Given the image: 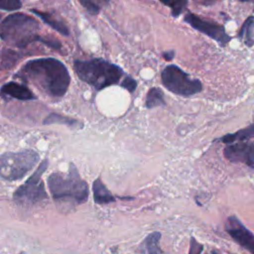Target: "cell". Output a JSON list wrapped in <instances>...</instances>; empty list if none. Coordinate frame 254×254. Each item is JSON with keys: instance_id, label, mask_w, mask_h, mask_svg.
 <instances>
[{"instance_id": "6da1fadb", "label": "cell", "mask_w": 254, "mask_h": 254, "mask_svg": "<svg viewBox=\"0 0 254 254\" xmlns=\"http://www.w3.org/2000/svg\"><path fill=\"white\" fill-rule=\"evenodd\" d=\"M18 75L53 97L64 95L70 82L66 66L61 61L53 58L27 62Z\"/></svg>"}, {"instance_id": "7a4b0ae2", "label": "cell", "mask_w": 254, "mask_h": 254, "mask_svg": "<svg viewBox=\"0 0 254 254\" xmlns=\"http://www.w3.org/2000/svg\"><path fill=\"white\" fill-rule=\"evenodd\" d=\"M39 22L26 14L16 13L6 17L0 24V37L1 39L17 48H25L35 41H41L45 45L60 49L61 44L56 40H49L41 37L39 32Z\"/></svg>"}, {"instance_id": "3957f363", "label": "cell", "mask_w": 254, "mask_h": 254, "mask_svg": "<svg viewBox=\"0 0 254 254\" xmlns=\"http://www.w3.org/2000/svg\"><path fill=\"white\" fill-rule=\"evenodd\" d=\"M73 68L81 80L96 90L118 83L124 74L120 66L102 59L74 61Z\"/></svg>"}, {"instance_id": "277c9868", "label": "cell", "mask_w": 254, "mask_h": 254, "mask_svg": "<svg viewBox=\"0 0 254 254\" xmlns=\"http://www.w3.org/2000/svg\"><path fill=\"white\" fill-rule=\"evenodd\" d=\"M48 186L51 194L57 200H69L79 204L87 200L88 186L80 178L73 164L69 165L67 173L51 174Z\"/></svg>"}, {"instance_id": "5b68a950", "label": "cell", "mask_w": 254, "mask_h": 254, "mask_svg": "<svg viewBox=\"0 0 254 254\" xmlns=\"http://www.w3.org/2000/svg\"><path fill=\"white\" fill-rule=\"evenodd\" d=\"M39 161V155L33 150L8 152L0 156V176L8 181L23 178Z\"/></svg>"}, {"instance_id": "8992f818", "label": "cell", "mask_w": 254, "mask_h": 254, "mask_svg": "<svg viewBox=\"0 0 254 254\" xmlns=\"http://www.w3.org/2000/svg\"><path fill=\"white\" fill-rule=\"evenodd\" d=\"M161 81L169 91L181 96H191L202 90V83L199 79L191 78L175 64H169L162 70Z\"/></svg>"}, {"instance_id": "52a82bcc", "label": "cell", "mask_w": 254, "mask_h": 254, "mask_svg": "<svg viewBox=\"0 0 254 254\" xmlns=\"http://www.w3.org/2000/svg\"><path fill=\"white\" fill-rule=\"evenodd\" d=\"M48 167V160H44L34 174L19 187L14 192V199L22 204H35L45 198L48 194L42 181V175Z\"/></svg>"}, {"instance_id": "ba28073f", "label": "cell", "mask_w": 254, "mask_h": 254, "mask_svg": "<svg viewBox=\"0 0 254 254\" xmlns=\"http://www.w3.org/2000/svg\"><path fill=\"white\" fill-rule=\"evenodd\" d=\"M184 20L193 29L217 42L221 47H224L231 41V37L226 34L224 26L219 25L213 21L206 20L192 13L186 14Z\"/></svg>"}, {"instance_id": "9c48e42d", "label": "cell", "mask_w": 254, "mask_h": 254, "mask_svg": "<svg viewBox=\"0 0 254 254\" xmlns=\"http://www.w3.org/2000/svg\"><path fill=\"white\" fill-rule=\"evenodd\" d=\"M225 230L240 246L254 254V234L235 215L227 218Z\"/></svg>"}, {"instance_id": "30bf717a", "label": "cell", "mask_w": 254, "mask_h": 254, "mask_svg": "<svg viewBox=\"0 0 254 254\" xmlns=\"http://www.w3.org/2000/svg\"><path fill=\"white\" fill-rule=\"evenodd\" d=\"M223 155L231 163H243L254 169V142L230 144L224 148Z\"/></svg>"}, {"instance_id": "8fae6325", "label": "cell", "mask_w": 254, "mask_h": 254, "mask_svg": "<svg viewBox=\"0 0 254 254\" xmlns=\"http://www.w3.org/2000/svg\"><path fill=\"white\" fill-rule=\"evenodd\" d=\"M0 93L3 96L7 95L19 100H31L36 98L34 93L27 86L14 81L4 84L0 89Z\"/></svg>"}, {"instance_id": "7c38bea8", "label": "cell", "mask_w": 254, "mask_h": 254, "mask_svg": "<svg viewBox=\"0 0 254 254\" xmlns=\"http://www.w3.org/2000/svg\"><path fill=\"white\" fill-rule=\"evenodd\" d=\"M93 198L97 204H106L115 201V196L109 191L102 181L98 178L93 182Z\"/></svg>"}, {"instance_id": "4fadbf2b", "label": "cell", "mask_w": 254, "mask_h": 254, "mask_svg": "<svg viewBox=\"0 0 254 254\" xmlns=\"http://www.w3.org/2000/svg\"><path fill=\"white\" fill-rule=\"evenodd\" d=\"M254 137V124H250L247 127L236 131L235 133H230L223 135L218 138L217 141H220L225 144H231L234 142H244Z\"/></svg>"}, {"instance_id": "5bb4252c", "label": "cell", "mask_w": 254, "mask_h": 254, "mask_svg": "<svg viewBox=\"0 0 254 254\" xmlns=\"http://www.w3.org/2000/svg\"><path fill=\"white\" fill-rule=\"evenodd\" d=\"M238 37L247 47L254 46V16H249L239 30Z\"/></svg>"}, {"instance_id": "9a60e30c", "label": "cell", "mask_w": 254, "mask_h": 254, "mask_svg": "<svg viewBox=\"0 0 254 254\" xmlns=\"http://www.w3.org/2000/svg\"><path fill=\"white\" fill-rule=\"evenodd\" d=\"M32 12H33L34 14L38 15L45 23H47L48 25H50L53 29L57 30V31L60 32L61 34L65 35V36L68 35V29H67V27H66L62 21H60L59 19H57L56 17H54L52 14L47 13V12H43V11H40V10H36V9H33Z\"/></svg>"}, {"instance_id": "2e32d148", "label": "cell", "mask_w": 254, "mask_h": 254, "mask_svg": "<svg viewBox=\"0 0 254 254\" xmlns=\"http://www.w3.org/2000/svg\"><path fill=\"white\" fill-rule=\"evenodd\" d=\"M166 101L164 98V92L159 87H151L146 95V107L151 109L157 106L165 105Z\"/></svg>"}, {"instance_id": "e0dca14e", "label": "cell", "mask_w": 254, "mask_h": 254, "mask_svg": "<svg viewBox=\"0 0 254 254\" xmlns=\"http://www.w3.org/2000/svg\"><path fill=\"white\" fill-rule=\"evenodd\" d=\"M160 232H152L145 239V245L148 251V254H164L163 250L160 247Z\"/></svg>"}, {"instance_id": "ac0fdd59", "label": "cell", "mask_w": 254, "mask_h": 254, "mask_svg": "<svg viewBox=\"0 0 254 254\" xmlns=\"http://www.w3.org/2000/svg\"><path fill=\"white\" fill-rule=\"evenodd\" d=\"M53 123H57V124H65L68 126H74V125H78V121L72 119V118H68L57 113H51L48 117H46V119L44 120V124H53Z\"/></svg>"}, {"instance_id": "d6986e66", "label": "cell", "mask_w": 254, "mask_h": 254, "mask_svg": "<svg viewBox=\"0 0 254 254\" xmlns=\"http://www.w3.org/2000/svg\"><path fill=\"white\" fill-rule=\"evenodd\" d=\"M166 6H169L172 8V15L174 17H178L183 13V11L186 9L188 5V1H173V2H164L163 3Z\"/></svg>"}, {"instance_id": "ffe728a7", "label": "cell", "mask_w": 254, "mask_h": 254, "mask_svg": "<svg viewBox=\"0 0 254 254\" xmlns=\"http://www.w3.org/2000/svg\"><path fill=\"white\" fill-rule=\"evenodd\" d=\"M22 6V3L17 0H0V9L16 10Z\"/></svg>"}, {"instance_id": "44dd1931", "label": "cell", "mask_w": 254, "mask_h": 254, "mask_svg": "<svg viewBox=\"0 0 254 254\" xmlns=\"http://www.w3.org/2000/svg\"><path fill=\"white\" fill-rule=\"evenodd\" d=\"M121 86L125 89H127L130 93H133L137 88V81L129 75H126L123 81L121 82Z\"/></svg>"}, {"instance_id": "7402d4cb", "label": "cell", "mask_w": 254, "mask_h": 254, "mask_svg": "<svg viewBox=\"0 0 254 254\" xmlns=\"http://www.w3.org/2000/svg\"><path fill=\"white\" fill-rule=\"evenodd\" d=\"M202 250H203V245L199 243L194 237H190L189 254H201Z\"/></svg>"}, {"instance_id": "603a6c76", "label": "cell", "mask_w": 254, "mask_h": 254, "mask_svg": "<svg viewBox=\"0 0 254 254\" xmlns=\"http://www.w3.org/2000/svg\"><path fill=\"white\" fill-rule=\"evenodd\" d=\"M80 4L92 15L98 14L100 10V6L98 5L97 2H94V1H80Z\"/></svg>"}, {"instance_id": "cb8c5ba5", "label": "cell", "mask_w": 254, "mask_h": 254, "mask_svg": "<svg viewBox=\"0 0 254 254\" xmlns=\"http://www.w3.org/2000/svg\"><path fill=\"white\" fill-rule=\"evenodd\" d=\"M162 56H163V58H164L166 61L170 62L171 60H173V59H174V56H175V52H174V51H168V52H164Z\"/></svg>"}, {"instance_id": "d4e9b609", "label": "cell", "mask_w": 254, "mask_h": 254, "mask_svg": "<svg viewBox=\"0 0 254 254\" xmlns=\"http://www.w3.org/2000/svg\"><path fill=\"white\" fill-rule=\"evenodd\" d=\"M212 254H219V253L216 252V251H212Z\"/></svg>"}, {"instance_id": "484cf974", "label": "cell", "mask_w": 254, "mask_h": 254, "mask_svg": "<svg viewBox=\"0 0 254 254\" xmlns=\"http://www.w3.org/2000/svg\"><path fill=\"white\" fill-rule=\"evenodd\" d=\"M20 254H26V253H25V252H21Z\"/></svg>"}, {"instance_id": "4316f807", "label": "cell", "mask_w": 254, "mask_h": 254, "mask_svg": "<svg viewBox=\"0 0 254 254\" xmlns=\"http://www.w3.org/2000/svg\"><path fill=\"white\" fill-rule=\"evenodd\" d=\"M142 254H144V252H142Z\"/></svg>"}, {"instance_id": "83f0119b", "label": "cell", "mask_w": 254, "mask_h": 254, "mask_svg": "<svg viewBox=\"0 0 254 254\" xmlns=\"http://www.w3.org/2000/svg\"><path fill=\"white\" fill-rule=\"evenodd\" d=\"M0 18H1V14H0Z\"/></svg>"}]
</instances>
